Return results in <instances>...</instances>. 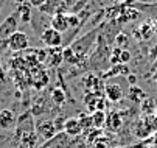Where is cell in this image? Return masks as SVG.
Here are the masks:
<instances>
[{"label":"cell","mask_w":157,"mask_h":148,"mask_svg":"<svg viewBox=\"0 0 157 148\" xmlns=\"http://www.w3.org/2000/svg\"><path fill=\"white\" fill-rule=\"evenodd\" d=\"M17 25H19L17 13L10 14L3 22L0 24V52L5 50V47H8V39L13 33L17 31Z\"/></svg>","instance_id":"obj_1"},{"label":"cell","mask_w":157,"mask_h":148,"mask_svg":"<svg viewBox=\"0 0 157 148\" xmlns=\"http://www.w3.org/2000/svg\"><path fill=\"white\" fill-rule=\"evenodd\" d=\"M72 2L73 0H47L45 5L40 6L39 10L44 14H65V11H69L72 8Z\"/></svg>","instance_id":"obj_2"},{"label":"cell","mask_w":157,"mask_h":148,"mask_svg":"<svg viewBox=\"0 0 157 148\" xmlns=\"http://www.w3.org/2000/svg\"><path fill=\"white\" fill-rule=\"evenodd\" d=\"M75 140L69 136V134H65L64 131L61 133H56L50 140L47 142H44L39 148H73V143Z\"/></svg>","instance_id":"obj_3"},{"label":"cell","mask_w":157,"mask_h":148,"mask_svg":"<svg viewBox=\"0 0 157 148\" xmlns=\"http://www.w3.org/2000/svg\"><path fill=\"white\" fill-rule=\"evenodd\" d=\"M40 41H42L47 47H50V49H59V47L62 45V42H64L62 33L56 31V30L52 28V27L45 28V30L40 33Z\"/></svg>","instance_id":"obj_4"},{"label":"cell","mask_w":157,"mask_h":148,"mask_svg":"<svg viewBox=\"0 0 157 148\" xmlns=\"http://www.w3.org/2000/svg\"><path fill=\"white\" fill-rule=\"evenodd\" d=\"M28 45H30V41H28V36L24 31L17 30L8 39V49L13 50V52H24V50L28 49Z\"/></svg>","instance_id":"obj_5"},{"label":"cell","mask_w":157,"mask_h":148,"mask_svg":"<svg viewBox=\"0 0 157 148\" xmlns=\"http://www.w3.org/2000/svg\"><path fill=\"white\" fill-rule=\"evenodd\" d=\"M36 133H37L39 137H42L47 142L58 133V130H56V126L52 120H40V122L36 123Z\"/></svg>","instance_id":"obj_6"},{"label":"cell","mask_w":157,"mask_h":148,"mask_svg":"<svg viewBox=\"0 0 157 148\" xmlns=\"http://www.w3.org/2000/svg\"><path fill=\"white\" fill-rule=\"evenodd\" d=\"M50 27L55 28L59 33H64L70 28V22H69V14H55L50 19Z\"/></svg>","instance_id":"obj_7"},{"label":"cell","mask_w":157,"mask_h":148,"mask_svg":"<svg viewBox=\"0 0 157 148\" xmlns=\"http://www.w3.org/2000/svg\"><path fill=\"white\" fill-rule=\"evenodd\" d=\"M64 133L69 134L70 137L79 136V134L82 133V130H81V125H79L78 119H75V117L65 119V122H64Z\"/></svg>","instance_id":"obj_8"},{"label":"cell","mask_w":157,"mask_h":148,"mask_svg":"<svg viewBox=\"0 0 157 148\" xmlns=\"http://www.w3.org/2000/svg\"><path fill=\"white\" fill-rule=\"evenodd\" d=\"M16 125V115L11 109L0 111V130H10Z\"/></svg>","instance_id":"obj_9"},{"label":"cell","mask_w":157,"mask_h":148,"mask_svg":"<svg viewBox=\"0 0 157 148\" xmlns=\"http://www.w3.org/2000/svg\"><path fill=\"white\" fill-rule=\"evenodd\" d=\"M104 91H106V97L110 101H120L123 98V89L118 86V84H115V83L107 84Z\"/></svg>","instance_id":"obj_10"},{"label":"cell","mask_w":157,"mask_h":148,"mask_svg":"<svg viewBox=\"0 0 157 148\" xmlns=\"http://www.w3.org/2000/svg\"><path fill=\"white\" fill-rule=\"evenodd\" d=\"M142 122L145 125V128L148 130L149 134H155L157 133V115L155 114H146L142 117Z\"/></svg>","instance_id":"obj_11"},{"label":"cell","mask_w":157,"mask_h":148,"mask_svg":"<svg viewBox=\"0 0 157 148\" xmlns=\"http://www.w3.org/2000/svg\"><path fill=\"white\" fill-rule=\"evenodd\" d=\"M121 117L118 112H114V114H110L109 117H106V125H107V128L110 131H117L120 126H121Z\"/></svg>","instance_id":"obj_12"},{"label":"cell","mask_w":157,"mask_h":148,"mask_svg":"<svg viewBox=\"0 0 157 148\" xmlns=\"http://www.w3.org/2000/svg\"><path fill=\"white\" fill-rule=\"evenodd\" d=\"M104 125H106V114H104V111L97 109L92 114V126L97 128V130H100V128H103Z\"/></svg>","instance_id":"obj_13"},{"label":"cell","mask_w":157,"mask_h":148,"mask_svg":"<svg viewBox=\"0 0 157 148\" xmlns=\"http://www.w3.org/2000/svg\"><path fill=\"white\" fill-rule=\"evenodd\" d=\"M17 16L24 20V22H30V19H31V6L22 3L19 6V10H17Z\"/></svg>","instance_id":"obj_14"},{"label":"cell","mask_w":157,"mask_h":148,"mask_svg":"<svg viewBox=\"0 0 157 148\" xmlns=\"http://www.w3.org/2000/svg\"><path fill=\"white\" fill-rule=\"evenodd\" d=\"M78 122L81 125L82 131H89L90 128H94V126H92V115H89V114H81L78 117Z\"/></svg>","instance_id":"obj_15"},{"label":"cell","mask_w":157,"mask_h":148,"mask_svg":"<svg viewBox=\"0 0 157 148\" xmlns=\"http://www.w3.org/2000/svg\"><path fill=\"white\" fill-rule=\"evenodd\" d=\"M52 100H53L56 104H64L65 95H64V92H62L61 89H55V91L52 92Z\"/></svg>","instance_id":"obj_16"},{"label":"cell","mask_w":157,"mask_h":148,"mask_svg":"<svg viewBox=\"0 0 157 148\" xmlns=\"http://www.w3.org/2000/svg\"><path fill=\"white\" fill-rule=\"evenodd\" d=\"M131 92H132V94H129V97H131L134 101H140V98L145 97L143 91H142L140 88H137V86H131Z\"/></svg>","instance_id":"obj_17"},{"label":"cell","mask_w":157,"mask_h":148,"mask_svg":"<svg viewBox=\"0 0 157 148\" xmlns=\"http://www.w3.org/2000/svg\"><path fill=\"white\" fill-rule=\"evenodd\" d=\"M140 33H142V37H143V39H148V37L152 34V27H151L149 24H145V25L140 27Z\"/></svg>","instance_id":"obj_18"},{"label":"cell","mask_w":157,"mask_h":148,"mask_svg":"<svg viewBox=\"0 0 157 148\" xmlns=\"http://www.w3.org/2000/svg\"><path fill=\"white\" fill-rule=\"evenodd\" d=\"M28 2H30V6L40 8V6H44V5H45V2H47V0H28Z\"/></svg>","instance_id":"obj_19"},{"label":"cell","mask_w":157,"mask_h":148,"mask_svg":"<svg viewBox=\"0 0 157 148\" xmlns=\"http://www.w3.org/2000/svg\"><path fill=\"white\" fill-rule=\"evenodd\" d=\"M129 59H131V53L128 50H121V53H120V62H128Z\"/></svg>","instance_id":"obj_20"},{"label":"cell","mask_w":157,"mask_h":148,"mask_svg":"<svg viewBox=\"0 0 157 148\" xmlns=\"http://www.w3.org/2000/svg\"><path fill=\"white\" fill-rule=\"evenodd\" d=\"M126 41H128L126 36H123V34H118V36H117V44H118V45H126V44H128Z\"/></svg>","instance_id":"obj_21"},{"label":"cell","mask_w":157,"mask_h":148,"mask_svg":"<svg viewBox=\"0 0 157 148\" xmlns=\"http://www.w3.org/2000/svg\"><path fill=\"white\" fill-rule=\"evenodd\" d=\"M128 81H129L131 86H136V83H137V76L131 73V75H128Z\"/></svg>","instance_id":"obj_22"},{"label":"cell","mask_w":157,"mask_h":148,"mask_svg":"<svg viewBox=\"0 0 157 148\" xmlns=\"http://www.w3.org/2000/svg\"><path fill=\"white\" fill-rule=\"evenodd\" d=\"M152 142H154V146L157 148V133H155V134L152 136Z\"/></svg>","instance_id":"obj_23"},{"label":"cell","mask_w":157,"mask_h":148,"mask_svg":"<svg viewBox=\"0 0 157 148\" xmlns=\"http://www.w3.org/2000/svg\"><path fill=\"white\" fill-rule=\"evenodd\" d=\"M152 80H154V81H155V83H157V70H155V72H154V73H152Z\"/></svg>","instance_id":"obj_24"},{"label":"cell","mask_w":157,"mask_h":148,"mask_svg":"<svg viewBox=\"0 0 157 148\" xmlns=\"http://www.w3.org/2000/svg\"><path fill=\"white\" fill-rule=\"evenodd\" d=\"M152 30H154V31H155V33H157V22H155V24H154V25H152Z\"/></svg>","instance_id":"obj_25"},{"label":"cell","mask_w":157,"mask_h":148,"mask_svg":"<svg viewBox=\"0 0 157 148\" xmlns=\"http://www.w3.org/2000/svg\"><path fill=\"white\" fill-rule=\"evenodd\" d=\"M134 2H136V0H128V3H134Z\"/></svg>","instance_id":"obj_26"},{"label":"cell","mask_w":157,"mask_h":148,"mask_svg":"<svg viewBox=\"0 0 157 148\" xmlns=\"http://www.w3.org/2000/svg\"><path fill=\"white\" fill-rule=\"evenodd\" d=\"M155 115H157V109H155Z\"/></svg>","instance_id":"obj_27"},{"label":"cell","mask_w":157,"mask_h":148,"mask_svg":"<svg viewBox=\"0 0 157 148\" xmlns=\"http://www.w3.org/2000/svg\"><path fill=\"white\" fill-rule=\"evenodd\" d=\"M0 11H2V6H0Z\"/></svg>","instance_id":"obj_28"}]
</instances>
